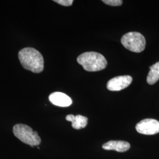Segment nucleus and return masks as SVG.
<instances>
[{
	"label": "nucleus",
	"instance_id": "nucleus-10",
	"mask_svg": "<svg viewBox=\"0 0 159 159\" xmlns=\"http://www.w3.org/2000/svg\"><path fill=\"white\" fill-rule=\"evenodd\" d=\"M71 123L73 128L76 130H80L87 126L88 123V118L81 115H77L75 116V117Z\"/></svg>",
	"mask_w": 159,
	"mask_h": 159
},
{
	"label": "nucleus",
	"instance_id": "nucleus-12",
	"mask_svg": "<svg viewBox=\"0 0 159 159\" xmlns=\"http://www.w3.org/2000/svg\"><path fill=\"white\" fill-rule=\"evenodd\" d=\"M54 1L57 2V4L66 7L71 6L73 2V0H54Z\"/></svg>",
	"mask_w": 159,
	"mask_h": 159
},
{
	"label": "nucleus",
	"instance_id": "nucleus-9",
	"mask_svg": "<svg viewBox=\"0 0 159 159\" xmlns=\"http://www.w3.org/2000/svg\"><path fill=\"white\" fill-rule=\"evenodd\" d=\"M159 80V62L150 67V71L147 77L148 84L153 85Z\"/></svg>",
	"mask_w": 159,
	"mask_h": 159
},
{
	"label": "nucleus",
	"instance_id": "nucleus-7",
	"mask_svg": "<svg viewBox=\"0 0 159 159\" xmlns=\"http://www.w3.org/2000/svg\"><path fill=\"white\" fill-rule=\"evenodd\" d=\"M50 102L54 105L61 107H68L72 104L71 98L61 92H54L49 96Z\"/></svg>",
	"mask_w": 159,
	"mask_h": 159
},
{
	"label": "nucleus",
	"instance_id": "nucleus-2",
	"mask_svg": "<svg viewBox=\"0 0 159 159\" xmlns=\"http://www.w3.org/2000/svg\"><path fill=\"white\" fill-rule=\"evenodd\" d=\"M77 61L85 71L91 72L102 70L107 65V61L102 54L93 51L80 54Z\"/></svg>",
	"mask_w": 159,
	"mask_h": 159
},
{
	"label": "nucleus",
	"instance_id": "nucleus-11",
	"mask_svg": "<svg viewBox=\"0 0 159 159\" xmlns=\"http://www.w3.org/2000/svg\"><path fill=\"white\" fill-rule=\"evenodd\" d=\"M102 2L108 6H120L123 4L121 0H102Z\"/></svg>",
	"mask_w": 159,
	"mask_h": 159
},
{
	"label": "nucleus",
	"instance_id": "nucleus-8",
	"mask_svg": "<svg viewBox=\"0 0 159 159\" xmlns=\"http://www.w3.org/2000/svg\"><path fill=\"white\" fill-rule=\"evenodd\" d=\"M102 148L106 150H115L118 152H125L130 148V144L129 143L125 141L111 140L104 143Z\"/></svg>",
	"mask_w": 159,
	"mask_h": 159
},
{
	"label": "nucleus",
	"instance_id": "nucleus-1",
	"mask_svg": "<svg viewBox=\"0 0 159 159\" xmlns=\"http://www.w3.org/2000/svg\"><path fill=\"white\" fill-rule=\"evenodd\" d=\"M18 58L24 68L34 73H40L44 70V58L39 51L31 47L19 51Z\"/></svg>",
	"mask_w": 159,
	"mask_h": 159
},
{
	"label": "nucleus",
	"instance_id": "nucleus-3",
	"mask_svg": "<svg viewBox=\"0 0 159 159\" xmlns=\"http://www.w3.org/2000/svg\"><path fill=\"white\" fill-rule=\"evenodd\" d=\"M13 133L22 142L31 147L38 146L41 143V138L38 133L34 131L29 125L23 124L16 125L13 127Z\"/></svg>",
	"mask_w": 159,
	"mask_h": 159
},
{
	"label": "nucleus",
	"instance_id": "nucleus-6",
	"mask_svg": "<svg viewBox=\"0 0 159 159\" xmlns=\"http://www.w3.org/2000/svg\"><path fill=\"white\" fill-rule=\"evenodd\" d=\"M132 81L133 78L130 75L117 76L108 81L107 88L110 91H120L127 87Z\"/></svg>",
	"mask_w": 159,
	"mask_h": 159
},
{
	"label": "nucleus",
	"instance_id": "nucleus-5",
	"mask_svg": "<svg viewBox=\"0 0 159 159\" xmlns=\"http://www.w3.org/2000/svg\"><path fill=\"white\" fill-rule=\"evenodd\" d=\"M137 131L145 135H153L159 133V121L153 119L142 120L136 125Z\"/></svg>",
	"mask_w": 159,
	"mask_h": 159
},
{
	"label": "nucleus",
	"instance_id": "nucleus-4",
	"mask_svg": "<svg viewBox=\"0 0 159 159\" xmlns=\"http://www.w3.org/2000/svg\"><path fill=\"white\" fill-rule=\"evenodd\" d=\"M121 44L126 49L134 52H141L146 47V39L138 32H130L123 35Z\"/></svg>",
	"mask_w": 159,
	"mask_h": 159
}]
</instances>
